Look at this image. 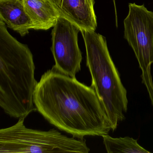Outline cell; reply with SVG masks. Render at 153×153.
<instances>
[{
	"label": "cell",
	"mask_w": 153,
	"mask_h": 153,
	"mask_svg": "<svg viewBox=\"0 0 153 153\" xmlns=\"http://www.w3.org/2000/svg\"><path fill=\"white\" fill-rule=\"evenodd\" d=\"M33 100L37 111L47 121L74 137H102L111 130L94 88L63 74L54 66L41 77Z\"/></svg>",
	"instance_id": "1"
},
{
	"label": "cell",
	"mask_w": 153,
	"mask_h": 153,
	"mask_svg": "<svg viewBox=\"0 0 153 153\" xmlns=\"http://www.w3.org/2000/svg\"><path fill=\"white\" fill-rule=\"evenodd\" d=\"M25 9L34 30H47L53 27L59 18L53 7L46 0H23Z\"/></svg>",
	"instance_id": "9"
},
{
	"label": "cell",
	"mask_w": 153,
	"mask_h": 153,
	"mask_svg": "<svg viewBox=\"0 0 153 153\" xmlns=\"http://www.w3.org/2000/svg\"><path fill=\"white\" fill-rule=\"evenodd\" d=\"M114 5V10H115V11H116V6H115V0H113Z\"/></svg>",
	"instance_id": "11"
},
{
	"label": "cell",
	"mask_w": 153,
	"mask_h": 153,
	"mask_svg": "<svg viewBox=\"0 0 153 153\" xmlns=\"http://www.w3.org/2000/svg\"><path fill=\"white\" fill-rule=\"evenodd\" d=\"M35 70L28 46L11 36L0 19V106L10 117L26 118L37 111Z\"/></svg>",
	"instance_id": "2"
},
{
	"label": "cell",
	"mask_w": 153,
	"mask_h": 153,
	"mask_svg": "<svg viewBox=\"0 0 153 153\" xmlns=\"http://www.w3.org/2000/svg\"><path fill=\"white\" fill-rule=\"evenodd\" d=\"M103 144L108 153H149L132 137L113 138L107 135L102 136Z\"/></svg>",
	"instance_id": "10"
},
{
	"label": "cell",
	"mask_w": 153,
	"mask_h": 153,
	"mask_svg": "<svg viewBox=\"0 0 153 153\" xmlns=\"http://www.w3.org/2000/svg\"><path fill=\"white\" fill-rule=\"evenodd\" d=\"M129 12L123 21L124 37L131 47L141 70L142 84L153 106V12L144 4L129 3Z\"/></svg>",
	"instance_id": "5"
},
{
	"label": "cell",
	"mask_w": 153,
	"mask_h": 153,
	"mask_svg": "<svg viewBox=\"0 0 153 153\" xmlns=\"http://www.w3.org/2000/svg\"><path fill=\"white\" fill-rule=\"evenodd\" d=\"M77 26L59 16L52 31V53L54 67L59 71L76 77L81 70L82 53L78 44Z\"/></svg>",
	"instance_id": "6"
},
{
	"label": "cell",
	"mask_w": 153,
	"mask_h": 153,
	"mask_svg": "<svg viewBox=\"0 0 153 153\" xmlns=\"http://www.w3.org/2000/svg\"><path fill=\"white\" fill-rule=\"evenodd\" d=\"M62 17L78 26L81 30L95 31L97 17L94 0H46Z\"/></svg>",
	"instance_id": "7"
},
{
	"label": "cell",
	"mask_w": 153,
	"mask_h": 153,
	"mask_svg": "<svg viewBox=\"0 0 153 153\" xmlns=\"http://www.w3.org/2000/svg\"><path fill=\"white\" fill-rule=\"evenodd\" d=\"M86 51V64L92 77L91 86L106 112L114 131L125 119L127 91L110 54L105 37L94 31L80 30Z\"/></svg>",
	"instance_id": "3"
},
{
	"label": "cell",
	"mask_w": 153,
	"mask_h": 153,
	"mask_svg": "<svg viewBox=\"0 0 153 153\" xmlns=\"http://www.w3.org/2000/svg\"><path fill=\"white\" fill-rule=\"evenodd\" d=\"M0 19L22 36L29 33L33 25L23 0H0Z\"/></svg>",
	"instance_id": "8"
},
{
	"label": "cell",
	"mask_w": 153,
	"mask_h": 153,
	"mask_svg": "<svg viewBox=\"0 0 153 153\" xmlns=\"http://www.w3.org/2000/svg\"><path fill=\"white\" fill-rule=\"evenodd\" d=\"M25 118L0 130V153H88L83 138L69 137L57 130L42 131L27 128Z\"/></svg>",
	"instance_id": "4"
}]
</instances>
